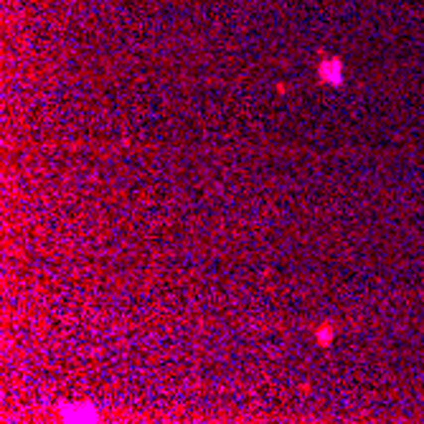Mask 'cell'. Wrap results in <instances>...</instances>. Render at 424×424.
Instances as JSON below:
<instances>
[{
	"label": "cell",
	"mask_w": 424,
	"mask_h": 424,
	"mask_svg": "<svg viewBox=\"0 0 424 424\" xmlns=\"http://www.w3.org/2000/svg\"><path fill=\"white\" fill-rule=\"evenodd\" d=\"M336 69H338V61H330L328 66H323V69H320V71H323V79H325V81H330V84H341V79H343V76H338V74H336Z\"/></svg>",
	"instance_id": "2"
},
{
	"label": "cell",
	"mask_w": 424,
	"mask_h": 424,
	"mask_svg": "<svg viewBox=\"0 0 424 424\" xmlns=\"http://www.w3.org/2000/svg\"><path fill=\"white\" fill-rule=\"evenodd\" d=\"M64 422H99V412L89 404H74V407H61Z\"/></svg>",
	"instance_id": "1"
}]
</instances>
